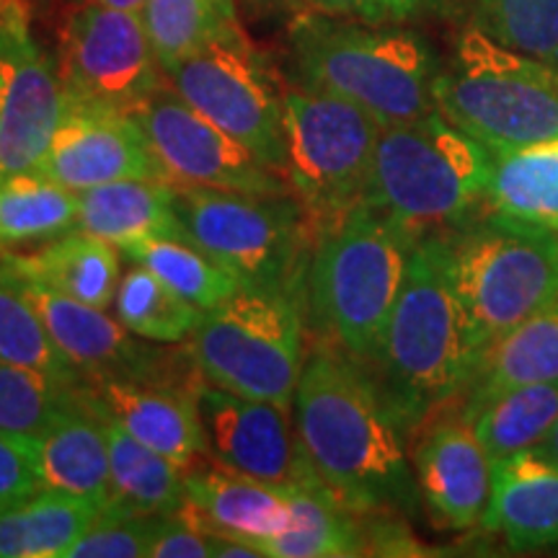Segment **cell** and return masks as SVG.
Segmentation results:
<instances>
[{
	"label": "cell",
	"mask_w": 558,
	"mask_h": 558,
	"mask_svg": "<svg viewBox=\"0 0 558 558\" xmlns=\"http://www.w3.org/2000/svg\"><path fill=\"white\" fill-rule=\"evenodd\" d=\"M492 177L494 153L435 109L380 130L365 199L418 241L476 220Z\"/></svg>",
	"instance_id": "obj_5"
},
{
	"label": "cell",
	"mask_w": 558,
	"mask_h": 558,
	"mask_svg": "<svg viewBox=\"0 0 558 558\" xmlns=\"http://www.w3.org/2000/svg\"><path fill=\"white\" fill-rule=\"evenodd\" d=\"M45 488L109 501V450L99 416L86 403L62 414L50 429L29 437Z\"/></svg>",
	"instance_id": "obj_25"
},
{
	"label": "cell",
	"mask_w": 558,
	"mask_h": 558,
	"mask_svg": "<svg viewBox=\"0 0 558 558\" xmlns=\"http://www.w3.org/2000/svg\"><path fill=\"white\" fill-rule=\"evenodd\" d=\"M411 463L422 505L439 527L465 533L481 525L492 494L494 460L460 411L424 424Z\"/></svg>",
	"instance_id": "obj_19"
},
{
	"label": "cell",
	"mask_w": 558,
	"mask_h": 558,
	"mask_svg": "<svg viewBox=\"0 0 558 558\" xmlns=\"http://www.w3.org/2000/svg\"><path fill=\"white\" fill-rule=\"evenodd\" d=\"M135 117L171 184L292 194L282 173L264 163L241 140L205 120L173 88L160 86Z\"/></svg>",
	"instance_id": "obj_14"
},
{
	"label": "cell",
	"mask_w": 558,
	"mask_h": 558,
	"mask_svg": "<svg viewBox=\"0 0 558 558\" xmlns=\"http://www.w3.org/2000/svg\"><path fill=\"white\" fill-rule=\"evenodd\" d=\"M163 78L140 13L94 0L70 13L60 47L68 101L135 114Z\"/></svg>",
	"instance_id": "obj_12"
},
{
	"label": "cell",
	"mask_w": 558,
	"mask_h": 558,
	"mask_svg": "<svg viewBox=\"0 0 558 558\" xmlns=\"http://www.w3.org/2000/svg\"><path fill=\"white\" fill-rule=\"evenodd\" d=\"M96 416L109 450V505L130 514H158V518L177 512L186 501L184 469L140 442L111 418Z\"/></svg>",
	"instance_id": "obj_28"
},
{
	"label": "cell",
	"mask_w": 558,
	"mask_h": 558,
	"mask_svg": "<svg viewBox=\"0 0 558 558\" xmlns=\"http://www.w3.org/2000/svg\"><path fill=\"white\" fill-rule=\"evenodd\" d=\"M37 173L75 194L124 179L166 181L135 114L75 101L65 104Z\"/></svg>",
	"instance_id": "obj_17"
},
{
	"label": "cell",
	"mask_w": 558,
	"mask_h": 558,
	"mask_svg": "<svg viewBox=\"0 0 558 558\" xmlns=\"http://www.w3.org/2000/svg\"><path fill=\"white\" fill-rule=\"evenodd\" d=\"M45 488L34 463L29 437H13L0 432V507L16 505Z\"/></svg>",
	"instance_id": "obj_41"
},
{
	"label": "cell",
	"mask_w": 558,
	"mask_h": 558,
	"mask_svg": "<svg viewBox=\"0 0 558 558\" xmlns=\"http://www.w3.org/2000/svg\"><path fill=\"white\" fill-rule=\"evenodd\" d=\"M81 403V386L21 365L0 362V432L37 437Z\"/></svg>",
	"instance_id": "obj_35"
},
{
	"label": "cell",
	"mask_w": 558,
	"mask_h": 558,
	"mask_svg": "<svg viewBox=\"0 0 558 558\" xmlns=\"http://www.w3.org/2000/svg\"><path fill=\"white\" fill-rule=\"evenodd\" d=\"M94 3H104V5H111V9H122V11L140 13V11H143L145 0H94Z\"/></svg>",
	"instance_id": "obj_42"
},
{
	"label": "cell",
	"mask_w": 558,
	"mask_h": 558,
	"mask_svg": "<svg viewBox=\"0 0 558 558\" xmlns=\"http://www.w3.org/2000/svg\"><path fill=\"white\" fill-rule=\"evenodd\" d=\"M541 450L546 452V456H548L550 460H556V463H558V422L554 424V429H550V435H548L546 439H543Z\"/></svg>",
	"instance_id": "obj_43"
},
{
	"label": "cell",
	"mask_w": 558,
	"mask_h": 558,
	"mask_svg": "<svg viewBox=\"0 0 558 558\" xmlns=\"http://www.w3.org/2000/svg\"><path fill=\"white\" fill-rule=\"evenodd\" d=\"M163 75L205 120L241 140L264 163L282 173L284 94L243 32L215 39L199 52L166 68Z\"/></svg>",
	"instance_id": "obj_11"
},
{
	"label": "cell",
	"mask_w": 558,
	"mask_h": 558,
	"mask_svg": "<svg viewBox=\"0 0 558 558\" xmlns=\"http://www.w3.org/2000/svg\"><path fill=\"white\" fill-rule=\"evenodd\" d=\"M0 271L37 279L62 295L111 308L120 288V256L114 243L99 239L83 228H73L60 239L41 243L37 251H3Z\"/></svg>",
	"instance_id": "obj_22"
},
{
	"label": "cell",
	"mask_w": 558,
	"mask_h": 558,
	"mask_svg": "<svg viewBox=\"0 0 558 558\" xmlns=\"http://www.w3.org/2000/svg\"><path fill=\"white\" fill-rule=\"evenodd\" d=\"M199 411L209 456L226 469L282 492L316 473L300 448L290 409L205 383L199 388Z\"/></svg>",
	"instance_id": "obj_16"
},
{
	"label": "cell",
	"mask_w": 558,
	"mask_h": 558,
	"mask_svg": "<svg viewBox=\"0 0 558 558\" xmlns=\"http://www.w3.org/2000/svg\"><path fill=\"white\" fill-rule=\"evenodd\" d=\"M380 130L367 111L326 90H284L282 173L316 233L365 199Z\"/></svg>",
	"instance_id": "obj_10"
},
{
	"label": "cell",
	"mask_w": 558,
	"mask_h": 558,
	"mask_svg": "<svg viewBox=\"0 0 558 558\" xmlns=\"http://www.w3.org/2000/svg\"><path fill=\"white\" fill-rule=\"evenodd\" d=\"M209 3L218 9V13L222 19L228 21H239V16H235V0H209Z\"/></svg>",
	"instance_id": "obj_44"
},
{
	"label": "cell",
	"mask_w": 558,
	"mask_h": 558,
	"mask_svg": "<svg viewBox=\"0 0 558 558\" xmlns=\"http://www.w3.org/2000/svg\"><path fill=\"white\" fill-rule=\"evenodd\" d=\"M60 73L41 52L24 0H0V179L39 169L65 117Z\"/></svg>",
	"instance_id": "obj_15"
},
{
	"label": "cell",
	"mask_w": 558,
	"mask_h": 558,
	"mask_svg": "<svg viewBox=\"0 0 558 558\" xmlns=\"http://www.w3.org/2000/svg\"><path fill=\"white\" fill-rule=\"evenodd\" d=\"M300 86L339 96L367 111L380 128L414 122L437 109V52L407 24L303 11L290 26Z\"/></svg>",
	"instance_id": "obj_3"
},
{
	"label": "cell",
	"mask_w": 558,
	"mask_h": 558,
	"mask_svg": "<svg viewBox=\"0 0 558 558\" xmlns=\"http://www.w3.org/2000/svg\"><path fill=\"white\" fill-rule=\"evenodd\" d=\"M437 111L488 150L558 145V65L492 39L478 26L460 34L439 70Z\"/></svg>",
	"instance_id": "obj_7"
},
{
	"label": "cell",
	"mask_w": 558,
	"mask_h": 558,
	"mask_svg": "<svg viewBox=\"0 0 558 558\" xmlns=\"http://www.w3.org/2000/svg\"><path fill=\"white\" fill-rule=\"evenodd\" d=\"M199 378H143L81 383V399L96 414L166 456L181 469L209 456L199 411Z\"/></svg>",
	"instance_id": "obj_18"
},
{
	"label": "cell",
	"mask_w": 558,
	"mask_h": 558,
	"mask_svg": "<svg viewBox=\"0 0 558 558\" xmlns=\"http://www.w3.org/2000/svg\"><path fill=\"white\" fill-rule=\"evenodd\" d=\"M290 527L264 543L267 558H352L367 554L362 518L333 497L316 473L290 488Z\"/></svg>",
	"instance_id": "obj_27"
},
{
	"label": "cell",
	"mask_w": 558,
	"mask_h": 558,
	"mask_svg": "<svg viewBox=\"0 0 558 558\" xmlns=\"http://www.w3.org/2000/svg\"><path fill=\"white\" fill-rule=\"evenodd\" d=\"M463 418L471 422L492 460L541 448L558 422V380L501 390Z\"/></svg>",
	"instance_id": "obj_31"
},
{
	"label": "cell",
	"mask_w": 558,
	"mask_h": 558,
	"mask_svg": "<svg viewBox=\"0 0 558 558\" xmlns=\"http://www.w3.org/2000/svg\"><path fill=\"white\" fill-rule=\"evenodd\" d=\"M140 19L160 70L241 32L239 21L222 19L209 0H145Z\"/></svg>",
	"instance_id": "obj_34"
},
{
	"label": "cell",
	"mask_w": 558,
	"mask_h": 558,
	"mask_svg": "<svg viewBox=\"0 0 558 558\" xmlns=\"http://www.w3.org/2000/svg\"><path fill=\"white\" fill-rule=\"evenodd\" d=\"M442 239L478 354L558 300V230L488 215Z\"/></svg>",
	"instance_id": "obj_9"
},
{
	"label": "cell",
	"mask_w": 558,
	"mask_h": 558,
	"mask_svg": "<svg viewBox=\"0 0 558 558\" xmlns=\"http://www.w3.org/2000/svg\"><path fill=\"white\" fill-rule=\"evenodd\" d=\"M184 488L186 509L209 533L248 541L262 548L290 527L292 512L282 488L230 471L218 460L202 469H184Z\"/></svg>",
	"instance_id": "obj_21"
},
{
	"label": "cell",
	"mask_w": 558,
	"mask_h": 558,
	"mask_svg": "<svg viewBox=\"0 0 558 558\" xmlns=\"http://www.w3.org/2000/svg\"><path fill=\"white\" fill-rule=\"evenodd\" d=\"M292 422L305 460L341 505L360 518H416L424 505L411 435L373 367L318 337L305 354Z\"/></svg>",
	"instance_id": "obj_1"
},
{
	"label": "cell",
	"mask_w": 558,
	"mask_h": 558,
	"mask_svg": "<svg viewBox=\"0 0 558 558\" xmlns=\"http://www.w3.org/2000/svg\"><path fill=\"white\" fill-rule=\"evenodd\" d=\"M130 264L153 271L160 282L197 308L207 311L241 290V284L190 241L148 239L120 248Z\"/></svg>",
	"instance_id": "obj_33"
},
{
	"label": "cell",
	"mask_w": 558,
	"mask_h": 558,
	"mask_svg": "<svg viewBox=\"0 0 558 558\" xmlns=\"http://www.w3.org/2000/svg\"><path fill=\"white\" fill-rule=\"evenodd\" d=\"M476 360L478 347L452 282L448 243L442 235H424L411 251L380 354L369 367L414 435L460 399Z\"/></svg>",
	"instance_id": "obj_2"
},
{
	"label": "cell",
	"mask_w": 558,
	"mask_h": 558,
	"mask_svg": "<svg viewBox=\"0 0 558 558\" xmlns=\"http://www.w3.org/2000/svg\"><path fill=\"white\" fill-rule=\"evenodd\" d=\"M158 525V514H130L107 501L94 527L65 558H150Z\"/></svg>",
	"instance_id": "obj_38"
},
{
	"label": "cell",
	"mask_w": 558,
	"mask_h": 558,
	"mask_svg": "<svg viewBox=\"0 0 558 558\" xmlns=\"http://www.w3.org/2000/svg\"><path fill=\"white\" fill-rule=\"evenodd\" d=\"M481 530L512 550L558 546V463L541 448L494 460Z\"/></svg>",
	"instance_id": "obj_20"
},
{
	"label": "cell",
	"mask_w": 558,
	"mask_h": 558,
	"mask_svg": "<svg viewBox=\"0 0 558 558\" xmlns=\"http://www.w3.org/2000/svg\"><path fill=\"white\" fill-rule=\"evenodd\" d=\"M107 501L41 488L0 507V558H65L99 520Z\"/></svg>",
	"instance_id": "obj_26"
},
{
	"label": "cell",
	"mask_w": 558,
	"mask_h": 558,
	"mask_svg": "<svg viewBox=\"0 0 558 558\" xmlns=\"http://www.w3.org/2000/svg\"><path fill=\"white\" fill-rule=\"evenodd\" d=\"M481 32L558 65V0H469Z\"/></svg>",
	"instance_id": "obj_37"
},
{
	"label": "cell",
	"mask_w": 558,
	"mask_h": 558,
	"mask_svg": "<svg viewBox=\"0 0 558 558\" xmlns=\"http://www.w3.org/2000/svg\"><path fill=\"white\" fill-rule=\"evenodd\" d=\"M0 362L21 365L81 386V375L62 357L39 313L13 284L0 279Z\"/></svg>",
	"instance_id": "obj_36"
},
{
	"label": "cell",
	"mask_w": 558,
	"mask_h": 558,
	"mask_svg": "<svg viewBox=\"0 0 558 558\" xmlns=\"http://www.w3.org/2000/svg\"><path fill=\"white\" fill-rule=\"evenodd\" d=\"M308 11L326 16L367 21V24H411L448 13L452 0H298Z\"/></svg>",
	"instance_id": "obj_39"
},
{
	"label": "cell",
	"mask_w": 558,
	"mask_h": 558,
	"mask_svg": "<svg viewBox=\"0 0 558 558\" xmlns=\"http://www.w3.org/2000/svg\"><path fill=\"white\" fill-rule=\"evenodd\" d=\"M186 239L241 288L288 292L308 303L316 222L292 194L173 184Z\"/></svg>",
	"instance_id": "obj_6"
},
{
	"label": "cell",
	"mask_w": 558,
	"mask_h": 558,
	"mask_svg": "<svg viewBox=\"0 0 558 558\" xmlns=\"http://www.w3.org/2000/svg\"><path fill=\"white\" fill-rule=\"evenodd\" d=\"M305 300L241 288L202 313L190 352L209 386L292 411L305 365Z\"/></svg>",
	"instance_id": "obj_8"
},
{
	"label": "cell",
	"mask_w": 558,
	"mask_h": 558,
	"mask_svg": "<svg viewBox=\"0 0 558 558\" xmlns=\"http://www.w3.org/2000/svg\"><path fill=\"white\" fill-rule=\"evenodd\" d=\"M114 313L117 320L135 337L171 347L192 339L205 311L177 295L153 271L132 264L117 288Z\"/></svg>",
	"instance_id": "obj_32"
},
{
	"label": "cell",
	"mask_w": 558,
	"mask_h": 558,
	"mask_svg": "<svg viewBox=\"0 0 558 558\" xmlns=\"http://www.w3.org/2000/svg\"><path fill=\"white\" fill-rule=\"evenodd\" d=\"M218 548L220 535L202 527L181 505L173 514L160 518L150 558H218Z\"/></svg>",
	"instance_id": "obj_40"
},
{
	"label": "cell",
	"mask_w": 558,
	"mask_h": 558,
	"mask_svg": "<svg viewBox=\"0 0 558 558\" xmlns=\"http://www.w3.org/2000/svg\"><path fill=\"white\" fill-rule=\"evenodd\" d=\"M414 246V235L367 199L320 226L308 269L318 337L375 365Z\"/></svg>",
	"instance_id": "obj_4"
},
{
	"label": "cell",
	"mask_w": 558,
	"mask_h": 558,
	"mask_svg": "<svg viewBox=\"0 0 558 558\" xmlns=\"http://www.w3.org/2000/svg\"><path fill=\"white\" fill-rule=\"evenodd\" d=\"M39 313L41 324L83 383L94 380H143V378H202L190 347L184 357L166 352V344L145 341L124 329L107 311L62 295L37 279L0 271Z\"/></svg>",
	"instance_id": "obj_13"
},
{
	"label": "cell",
	"mask_w": 558,
	"mask_h": 558,
	"mask_svg": "<svg viewBox=\"0 0 558 558\" xmlns=\"http://www.w3.org/2000/svg\"><path fill=\"white\" fill-rule=\"evenodd\" d=\"M78 228L117 248L148 239L190 241L173 207V184L163 179H124L78 192Z\"/></svg>",
	"instance_id": "obj_24"
},
{
	"label": "cell",
	"mask_w": 558,
	"mask_h": 558,
	"mask_svg": "<svg viewBox=\"0 0 558 558\" xmlns=\"http://www.w3.org/2000/svg\"><path fill=\"white\" fill-rule=\"evenodd\" d=\"M492 153L494 177L486 213L558 230V145Z\"/></svg>",
	"instance_id": "obj_29"
},
{
	"label": "cell",
	"mask_w": 558,
	"mask_h": 558,
	"mask_svg": "<svg viewBox=\"0 0 558 558\" xmlns=\"http://www.w3.org/2000/svg\"><path fill=\"white\" fill-rule=\"evenodd\" d=\"M78 228V194L41 173L0 179V254L41 246Z\"/></svg>",
	"instance_id": "obj_30"
},
{
	"label": "cell",
	"mask_w": 558,
	"mask_h": 558,
	"mask_svg": "<svg viewBox=\"0 0 558 558\" xmlns=\"http://www.w3.org/2000/svg\"><path fill=\"white\" fill-rule=\"evenodd\" d=\"M558 380V300L481 349L460 414H471L501 390Z\"/></svg>",
	"instance_id": "obj_23"
}]
</instances>
